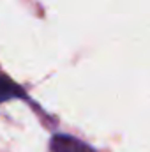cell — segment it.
<instances>
[{
	"instance_id": "obj_2",
	"label": "cell",
	"mask_w": 150,
	"mask_h": 152,
	"mask_svg": "<svg viewBox=\"0 0 150 152\" xmlns=\"http://www.w3.org/2000/svg\"><path fill=\"white\" fill-rule=\"evenodd\" d=\"M14 97L27 99V94H25V90L14 80H11L7 75H2L0 73V103L9 101V99H14Z\"/></svg>"
},
{
	"instance_id": "obj_1",
	"label": "cell",
	"mask_w": 150,
	"mask_h": 152,
	"mask_svg": "<svg viewBox=\"0 0 150 152\" xmlns=\"http://www.w3.org/2000/svg\"><path fill=\"white\" fill-rule=\"evenodd\" d=\"M51 152H95L90 145L69 134H55L50 142Z\"/></svg>"
}]
</instances>
